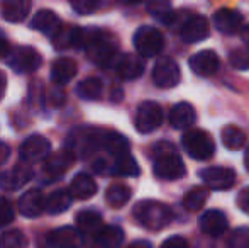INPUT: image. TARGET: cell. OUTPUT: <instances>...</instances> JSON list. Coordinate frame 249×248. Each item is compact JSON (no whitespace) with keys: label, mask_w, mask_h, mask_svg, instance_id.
Returning <instances> with one entry per match:
<instances>
[{"label":"cell","mask_w":249,"mask_h":248,"mask_svg":"<svg viewBox=\"0 0 249 248\" xmlns=\"http://www.w3.org/2000/svg\"><path fill=\"white\" fill-rule=\"evenodd\" d=\"M82 48L90 60L104 68L117 61V44L110 34L102 29H85Z\"/></svg>","instance_id":"6da1fadb"},{"label":"cell","mask_w":249,"mask_h":248,"mask_svg":"<svg viewBox=\"0 0 249 248\" xmlns=\"http://www.w3.org/2000/svg\"><path fill=\"white\" fill-rule=\"evenodd\" d=\"M31 0H2L0 12L7 22H22L31 12Z\"/></svg>","instance_id":"d4e9b609"},{"label":"cell","mask_w":249,"mask_h":248,"mask_svg":"<svg viewBox=\"0 0 249 248\" xmlns=\"http://www.w3.org/2000/svg\"><path fill=\"white\" fill-rule=\"evenodd\" d=\"M239 33H241V38H243V41L249 46V24H248V26H243V29H241Z\"/></svg>","instance_id":"c3c4849f"},{"label":"cell","mask_w":249,"mask_h":248,"mask_svg":"<svg viewBox=\"0 0 249 248\" xmlns=\"http://www.w3.org/2000/svg\"><path fill=\"white\" fill-rule=\"evenodd\" d=\"M198 226L202 229V233L212 236V238H219V236H222L227 231L229 223H227V218L222 211H219V209H209V211H205L200 216Z\"/></svg>","instance_id":"5bb4252c"},{"label":"cell","mask_w":249,"mask_h":248,"mask_svg":"<svg viewBox=\"0 0 249 248\" xmlns=\"http://www.w3.org/2000/svg\"><path fill=\"white\" fill-rule=\"evenodd\" d=\"M146 9L154 19L166 24V26H170L175 19L173 10H171V0H148Z\"/></svg>","instance_id":"1f68e13d"},{"label":"cell","mask_w":249,"mask_h":248,"mask_svg":"<svg viewBox=\"0 0 249 248\" xmlns=\"http://www.w3.org/2000/svg\"><path fill=\"white\" fill-rule=\"evenodd\" d=\"M161 248H190L188 242L180 235H175V236H170L168 240H164Z\"/></svg>","instance_id":"60d3db41"},{"label":"cell","mask_w":249,"mask_h":248,"mask_svg":"<svg viewBox=\"0 0 249 248\" xmlns=\"http://www.w3.org/2000/svg\"><path fill=\"white\" fill-rule=\"evenodd\" d=\"M207 199H209V189L205 187H194L185 194L183 206L192 212H197L205 206Z\"/></svg>","instance_id":"e575fe53"},{"label":"cell","mask_w":249,"mask_h":248,"mask_svg":"<svg viewBox=\"0 0 249 248\" xmlns=\"http://www.w3.org/2000/svg\"><path fill=\"white\" fill-rule=\"evenodd\" d=\"M227 248H249V228L243 226V228L234 229L227 238Z\"/></svg>","instance_id":"8d00e7d4"},{"label":"cell","mask_w":249,"mask_h":248,"mask_svg":"<svg viewBox=\"0 0 249 248\" xmlns=\"http://www.w3.org/2000/svg\"><path fill=\"white\" fill-rule=\"evenodd\" d=\"M132 195V191L124 184H114L105 191V201L110 208L119 209V208H124L125 204L129 202Z\"/></svg>","instance_id":"d6a6232c"},{"label":"cell","mask_w":249,"mask_h":248,"mask_svg":"<svg viewBox=\"0 0 249 248\" xmlns=\"http://www.w3.org/2000/svg\"><path fill=\"white\" fill-rule=\"evenodd\" d=\"M237 206L243 209L246 214H249V187L243 189L237 195Z\"/></svg>","instance_id":"b9f144b4"},{"label":"cell","mask_w":249,"mask_h":248,"mask_svg":"<svg viewBox=\"0 0 249 248\" xmlns=\"http://www.w3.org/2000/svg\"><path fill=\"white\" fill-rule=\"evenodd\" d=\"M75 158L76 156L66 148L58 153H53V155L50 153L48 158L44 160V172L51 177H61L75 163Z\"/></svg>","instance_id":"44dd1931"},{"label":"cell","mask_w":249,"mask_h":248,"mask_svg":"<svg viewBox=\"0 0 249 248\" xmlns=\"http://www.w3.org/2000/svg\"><path fill=\"white\" fill-rule=\"evenodd\" d=\"M9 51H10L9 41H7L5 38H3V34L0 33V58L7 57V55H9Z\"/></svg>","instance_id":"f6af8a7d"},{"label":"cell","mask_w":249,"mask_h":248,"mask_svg":"<svg viewBox=\"0 0 249 248\" xmlns=\"http://www.w3.org/2000/svg\"><path fill=\"white\" fill-rule=\"evenodd\" d=\"M181 145L192 158L200 162L212 158V155L215 153V143L203 129H188L181 138Z\"/></svg>","instance_id":"3957f363"},{"label":"cell","mask_w":249,"mask_h":248,"mask_svg":"<svg viewBox=\"0 0 249 248\" xmlns=\"http://www.w3.org/2000/svg\"><path fill=\"white\" fill-rule=\"evenodd\" d=\"M71 202H73V197L70 195V192L65 191V189H58V191L51 192L46 197L44 211L50 212V214H61V212L68 211Z\"/></svg>","instance_id":"f546056e"},{"label":"cell","mask_w":249,"mask_h":248,"mask_svg":"<svg viewBox=\"0 0 249 248\" xmlns=\"http://www.w3.org/2000/svg\"><path fill=\"white\" fill-rule=\"evenodd\" d=\"M213 26L222 34H236L243 29L244 17L243 14L231 9H220L213 14Z\"/></svg>","instance_id":"e0dca14e"},{"label":"cell","mask_w":249,"mask_h":248,"mask_svg":"<svg viewBox=\"0 0 249 248\" xmlns=\"http://www.w3.org/2000/svg\"><path fill=\"white\" fill-rule=\"evenodd\" d=\"M154 175L161 180H178L187 173L183 160L171 150H160L154 160Z\"/></svg>","instance_id":"277c9868"},{"label":"cell","mask_w":249,"mask_h":248,"mask_svg":"<svg viewBox=\"0 0 249 248\" xmlns=\"http://www.w3.org/2000/svg\"><path fill=\"white\" fill-rule=\"evenodd\" d=\"M180 36L185 43L188 44H195L200 43V41L207 39L210 36V24L209 20L205 19L203 16H194L183 22L180 29Z\"/></svg>","instance_id":"4fadbf2b"},{"label":"cell","mask_w":249,"mask_h":248,"mask_svg":"<svg viewBox=\"0 0 249 248\" xmlns=\"http://www.w3.org/2000/svg\"><path fill=\"white\" fill-rule=\"evenodd\" d=\"M78 73V65L73 58L61 57L53 61L51 66V80L56 85H66L70 83Z\"/></svg>","instance_id":"7402d4cb"},{"label":"cell","mask_w":249,"mask_h":248,"mask_svg":"<svg viewBox=\"0 0 249 248\" xmlns=\"http://www.w3.org/2000/svg\"><path fill=\"white\" fill-rule=\"evenodd\" d=\"M71 248H78V247H71Z\"/></svg>","instance_id":"816d5d0a"},{"label":"cell","mask_w":249,"mask_h":248,"mask_svg":"<svg viewBox=\"0 0 249 248\" xmlns=\"http://www.w3.org/2000/svg\"><path fill=\"white\" fill-rule=\"evenodd\" d=\"M51 153V141L41 134H33L24 139L20 145L19 155L24 163H36L44 162Z\"/></svg>","instance_id":"52a82bcc"},{"label":"cell","mask_w":249,"mask_h":248,"mask_svg":"<svg viewBox=\"0 0 249 248\" xmlns=\"http://www.w3.org/2000/svg\"><path fill=\"white\" fill-rule=\"evenodd\" d=\"M9 156H10L9 145H7V143H3V141H0V165H3V163L9 160Z\"/></svg>","instance_id":"ee69618b"},{"label":"cell","mask_w":249,"mask_h":248,"mask_svg":"<svg viewBox=\"0 0 249 248\" xmlns=\"http://www.w3.org/2000/svg\"><path fill=\"white\" fill-rule=\"evenodd\" d=\"M229 61L236 70H249V48L232 51Z\"/></svg>","instance_id":"f35d334b"},{"label":"cell","mask_w":249,"mask_h":248,"mask_svg":"<svg viewBox=\"0 0 249 248\" xmlns=\"http://www.w3.org/2000/svg\"><path fill=\"white\" fill-rule=\"evenodd\" d=\"M99 187H97V182L93 180L92 175L89 173H76L73 177L71 184H70V195L73 199H78V201H87V199L93 197L97 194Z\"/></svg>","instance_id":"603a6c76"},{"label":"cell","mask_w":249,"mask_h":248,"mask_svg":"<svg viewBox=\"0 0 249 248\" xmlns=\"http://www.w3.org/2000/svg\"><path fill=\"white\" fill-rule=\"evenodd\" d=\"M65 102V92L63 90H56V92H51V106L59 107Z\"/></svg>","instance_id":"7bdbcfd3"},{"label":"cell","mask_w":249,"mask_h":248,"mask_svg":"<svg viewBox=\"0 0 249 248\" xmlns=\"http://www.w3.org/2000/svg\"><path fill=\"white\" fill-rule=\"evenodd\" d=\"M134 219L149 231H161L164 229L173 219L171 209L166 204L158 201H139L132 209Z\"/></svg>","instance_id":"7a4b0ae2"},{"label":"cell","mask_w":249,"mask_h":248,"mask_svg":"<svg viewBox=\"0 0 249 248\" xmlns=\"http://www.w3.org/2000/svg\"><path fill=\"white\" fill-rule=\"evenodd\" d=\"M31 27H33L34 31H39V33L53 38L59 31V27H61V19H59L53 10L44 9V10H39V12L33 17Z\"/></svg>","instance_id":"cb8c5ba5"},{"label":"cell","mask_w":249,"mask_h":248,"mask_svg":"<svg viewBox=\"0 0 249 248\" xmlns=\"http://www.w3.org/2000/svg\"><path fill=\"white\" fill-rule=\"evenodd\" d=\"M108 173L114 177H138L141 173L138 162L131 153L115 156L114 162L108 163Z\"/></svg>","instance_id":"484cf974"},{"label":"cell","mask_w":249,"mask_h":248,"mask_svg":"<svg viewBox=\"0 0 249 248\" xmlns=\"http://www.w3.org/2000/svg\"><path fill=\"white\" fill-rule=\"evenodd\" d=\"M153 80L160 89H173L180 83V66L171 58H160L153 68Z\"/></svg>","instance_id":"9c48e42d"},{"label":"cell","mask_w":249,"mask_h":248,"mask_svg":"<svg viewBox=\"0 0 249 248\" xmlns=\"http://www.w3.org/2000/svg\"><path fill=\"white\" fill-rule=\"evenodd\" d=\"M124 229L115 225H104L92 235L93 248H119L124 242Z\"/></svg>","instance_id":"ac0fdd59"},{"label":"cell","mask_w":249,"mask_h":248,"mask_svg":"<svg viewBox=\"0 0 249 248\" xmlns=\"http://www.w3.org/2000/svg\"><path fill=\"white\" fill-rule=\"evenodd\" d=\"M68 2L80 16H90L99 9V0H68Z\"/></svg>","instance_id":"74e56055"},{"label":"cell","mask_w":249,"mask_h":248,"mask_svg":"<svg viewBox=\"0 0 249 248\" xmlns=\"http://www.w3.org/2000/svg\"><path fill=\"white\" fill-rule=\"evenodd\" d=\"M190 68L194 73H197L200 76H212L213 73L219 70L220 60L217 57V53H213L212 50H203L195 53L190 58Z\"/></svg>","instance_id":"d6986e66"},{"label":"cell","mask_w":249,"mask_h":248,"mask_svg":"<svg viewBox=\"0 0 249 248\" xmlns=\"http://www.w3.org/2000/svg\"><path fill=\"white\" fill-rule=\"evenodd\" d=\"M195 119H197V114L192 104L188 102L177 104L170 113V123L175 129H188L190 126H194Z\"/></svg>","instance_id":"83f0119b"},{"label":"cell","mask_w":249,"mask_h":248,"mask_svg":"<svg viewBox=\"0 0 249 248\" xmlns=\"http://www.w3.org/2000/svg\"><path fill=\"white\" fill-rule=\"evenodd\" d=\"M163 123V111H161L160 104L153 102V100H146L138 107L136 113V129L142 134L153 133L154 129H158Z\"/></svg>","instance_id":"ba28073f"},{"label":"cell","mask_w":249,"mask_h":248,"mask_svg":"<svg viewBox=\"0 0 249 248\" xmlns=\"http://www.w3.org/2000/svg\"><path fill=\"white\" fill-rule=\"evenodd\" d=\"M244 165L249 170V148H246V153H244Z\"/></svg>","instance_id":"f907efd6"},{"label":"cell","mask_w":249,"mask_h":248,"mask_svg":"<svg viewBox=\"0 0 249 248\" xmlns=\"http://www.w3.org/2000/svg\"><path fill=\"white\" fill-rule=\"evenodd\" d=\"M82 238H80V231L70 226H63V228L53 229L46 236V248H71L78 247Z\"/></svg>","instance_id":"ffe728a7"},{"label":"cell","mask_w":249,"mask_h":248,"mask_svg":"<svg viewBox=\"0 0 249 248\" xmlns=\"http://www.w3.org/2000/svg\"><path fill=\"white\" fill-rule=\"evenodd\" d=\"M127 248H153V247H151L149 242H144V240H138V242L131 243V245H129Z\"/></svg>","instance_id":"7dc6e473"},{"label":"cell","mask_w":249,"mask_h":248,"mask_svg":"<svg viewBox=\"0 0 249 248\" xmlns=\"http://www.w3.org/2000/svg\"><path fill=\"white\" fill-rule=\"evenodd\" d=\"M29 240L20 229H9L0 235V248H27Z\"/></svg>","instance_id":"d590c367"},{"label":"cell","mask_w":249,"mask_h":248,"mask_svg":"<svg viewBox=\"0 0 249 248\" xmlns=\"http://www.w3.org/2000/svg\"><path fill=\"white\" fill-rule=\"evenodd\" d=\"M75 223L78 226V231L83 233V235H90L92 236L95 231L104 226V219H102V214L95 209H83L78 214L75 216Z\"/></svg>","instance_id":"4316f807"},{"label":"cell","mask_w":249,"mask_h":248,"mask_svg":"<svg viewBox=\"0 0 249 248\" xmlns=\"http://www.w3.org/2000/svg\"><path fill=\"white\" fill-rule=\"evenodd\" d=\"M104 83L97 76H89L76 85V95L83 100H99L102 97Z\"/></svg>","instance_id":"4dcf8cb0"},{"label":"cell","mask_w":249,"mask_h":248,"mask_svg":"<svg viewBox=\"0 0 249 248\" xmlns=\"http://www.w3.org/2000/svg\"><path fill=\"white\" fill-rule=\"evenodd\" d=\"M16 218V211H14V206L10 204L7 199L0 197V228L10 225Z\"/></svg>","instance_id":"ab89813d"},{"label":"cell","mask_w":249,"mask_h":248,"mask_svg":"<svg viewBox=\"0 0 249 248\" xmlns=\"http://www.w3.org/2000/svg\"><path fill=\"white\" fill-rule=\"evenodd\" d=\"M115 68H117V75L122 80H136L144 73L146 63L144 58L139 57V55L127 53V55H122L115 61Z\"/></svg>","instance_id":"2e32d148"},{"label":"cell","mask_w":249,"mask_h":248,"mask_svg":"<svg viewBox=\"0 0 249 248\" xmlns=\"http://www.w3.org/2000/svg\"><path fill=\"white\" fill-rule=\"evenodd\" d=\"M7 65L17 73H33L43 65V57L31 46H17L7 55Z\"/></svg>","instance_id":"8992f818"},{"label":"cell","mask_w":249,"mask_h":248,"mask_svg":"<svg viewBox=\"0 0 249 248\" xmlns=\"http://www.w3.org/2000/svg\"><path fill=\"white\" fill-rule=\"evenodd\" d=\"M46 195L41 189H29L19 197V212L24 218H39L44 212Z\"/></svg>","instance_id":"7c38bea8"},{"label":"cell","mask_w":249,"mask_h":248,"mask_svg":"<svg viewBox=\"0 0 249 248\" xmlns=\"http://www.w3.org/2000/svg\"><path fill=\"white\" fill-rule=\"evenodd\" d=\"M83 34L85 29L76 26H61L59 31L51 38L53 46L59 51L70 50V48H82L83 46Z\"/></svg>","instance_id":"9a60e30c"},{"label":"cell","mask_w":249,"mask_h":248,"mask_svg":"<svg viewBox=\"0 0 249 248\" xmlns=\"http://www.w3.org/2000/svg\"><path fill=\"white\" fill-rule=\"evenodd\" d=\"M102 150H105L107 153H110L112 156H121L129 153V141L125 136L119 134L115 131H104L102 134Z\"/></svg>","instance_id":"f1b7e54d"},{"label":"cell","mask_w":249,"mask_h":248,"mask_svg":"<svg viewBox=\"0 0 249 248\" xmlns=\"http://www.w3.org/2000/svg\"><path fill=\"white\" fill-rule=\"evenodd\" d=\"M222 143L232 152H237V150H243L248 143L246 133L243 129L236 128V126H226L222 129Z\"/></svg>","instance_id":"836d02e7"},{"label":"cell","mask_w":249,"mask_h":248,"mask_svg":"<svg viewBox=\"0 0 249 248\" xmlns=\"http://www.w3.org/2000/svg\"><path fill=\"white\" fill-rule=\"evenodd\" d=\"M119 3H122V5H138V3L144 2V0H117Z\"/></svg>","instance_id":"681fc988"},{"label":"cell","mask_w":249,"mask_h":248,"mask_svg":"<svg viewBox=\"0 0 249 248\" xmlns=\"http://www.w3.org/2000/svg\"><path fill=\"white\" fill-rule=\"evenodd\" d=\"M198 175L212 191H229L236 184V172L227 167H207L200 170Z\"/></svg>","instance_id":"30bf717a"},{"label":"cell","mask_w":249,"mask_h":248,"mask_svg":"<svg viewBox=\"0 0 249 248\" xmlns=\"http://www.w3.org/2000/svg\"><path fill=\"white\" fill-rule=\"evenodd\" d=\"M164 46V38L158 27L141 26L134 33V48L139 57L153 58L161 53Z\"/></svg>","instance_id":"5b68a950"},{"label":"cell","mask_w":249,"mask_h":248,"mask_svg":"<svg viewBox=\"0 0 249 248\" xmlns=\"http://www.w3.org/2000/svg\"><path fill=\"white\" fill-rule=\"evenodd\" d=\"M33 179V169L29 163H17L10 170L0 173V187L3 191H17L24 187L29 180Z\"/></svg>","instance_id":"8fae6325"},{"label":"cell","mask_w":249,"mask_h":248,"mask_svg":"<svg viewBox=\"0 0 249 248\" xmlns=\"http://www.w3.org/2000/svg\"><path fill=\"white\" fill-rule=\"evenodd\" d=\"M5 87H7V76L5 73L0 70V100L3 99V94H5Z\"/></svg>","instance_id":"bcb514c9"}]
</instances>
